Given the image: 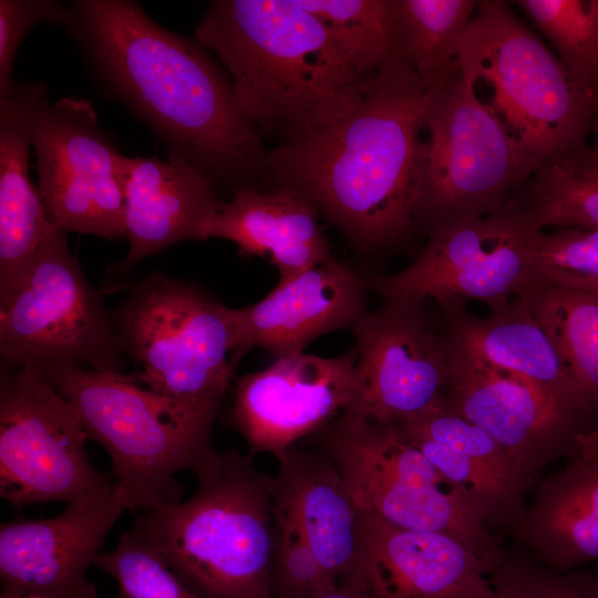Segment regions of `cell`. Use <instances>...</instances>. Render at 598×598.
<instances>
[{"label": "cell", "mask_w": 598, "mask_h": 598, "mask_svg": "<svg viewBox=\"0 0 598 598\" xmlns=\"http://www.w3.org/2000/svg\"><path fill=\"white\" fill-rule=\"evenodd\" d=\"M63 28L93 84L217 192L267 181L268 154L240 111L228 73L194 37L154 21L133 0H75Z\"/></svg>", "instance_id": "6da1fadb"}, {"label": "cell", "mask_w": 598, "mask_h": 598, "mask_svg": "<svg viewBox=\"0 0 598 598\" xmlns=\"http://www.w3.org/2000/svg\"><path fill=\"white\" fill-rule=\"evenodd\" d=\"M123 186L128 251L121 272L181 241L204 240L205 223L225 203L197 169L157 156H124Z\"/></svg>", "instance_id": "7402d4cb"}, {"label": "cell", "mask_w": 598, "mask_h": 598, "mask_svg": "<svg viewBox=\"0 0 598 598\" xmlns=\"http://www.w3.org/2000/svg\"><path fill=\"white\" fill-rule=\"evenodd\" d=\"M475 0H391L394 56L423 82L439 84L454 68Z\"/></svg>", "instance_id": "83f0119b"}, {"label": "cell", "mask_w": 598, "mask_h": 598, "mask_svg": "<svg viewBox=\"0 0 598 598\" xmlns=\"http://www.w3.org/2000/svg\"><path fill=\"white\" fill-rule=\"evenodd\" d=\"M111 315L140 384L223 404L235 378L230 307L194 282L152 271L130 287Z\"/></svg>", "instance_id": "ba28073f"}, {"label": "cell", "mask_w": 598, "mask_h": 598, "mask_svg": "<svg viewBox=\"0 0 598 598\" xmlns=\"http://www.w3.org/2000/svg\"><path fill=\"white\" fill-rule=\"evenodd\" d=\"M126 509L128 497L115 482L52 518L1 524V596L97 598L86 570Z\"/></svg>", "instance_id": "2e32d148"}, {"label": "cell", "mask_w": 598, "mask_h": 598, "mask_svg": "<svg viewBox=\"0 0 598 598\" xmlns=\"http://www.w3.org/2000/svg\"><path fill=\"white\" fill-rule=\"evenodd\" d=\"M355 361L354 349L334 358L299 352L235 377L227 423L244 437L251 457L268 453L279 462L297 441L349 409Z\"/></svg>", "instance_id": "9a60e30c"}, {"label": "cell", "mask_w": 598, "mask_h": 598, "mask_svg": "<svg viewBox=\"0 0 598 598\" xmlns=\"http://www.w3.org/2000/svg\"><path fill=\"white\" fill-rule=\"evenodd\" d=\"M368 279L333 257L277 283L254 305L230 308L231 368L252 348L280 358L302 352L322 334L353 328L368 311Z\"/></svg>", "instance_id": "ffe728a7"}, {"label": "cell", "mask_w": 598, "mask_h": 598, "mask_svg": "<svg viewBox=\"0 0 598 598\" xmlns=\"http://www.w3.org/2000/svg\"><path fill=\"white\" fill-rule=\"evenodd\" d=\"M55 228L19 286L0 297V371L76 362L124 373L126 357L103 297Z\"/></svg>", "instance_id": "30bf717a"}, {"label": "cell", "mask_w": 598, "mask_h": 598, "mask_svg": "<svg viewBox=\"0 0 598 598\" xmlns=\"http://www.w3.org/2000/svg\"><path fill=\"white\" fill-rule=\"evenodd\" d=\"M340 581L367 598H497L489 574L458 540L360 512L353 561Z\"/></svg>", "instance_id": "ac0fdd59"}, {"label": "cell", "mask_w": 598, "mask_h": 598, "mask_svg": "<svg viewBox=\"0 0 598 598\" xmlns=\"http://www.w3.org/2000/svg\"><path fill=\"white\" fill-rule=\"evenodd\" d=\"M448 343L443 400L452 411L489 434L535 481L551 462L577 455V437L587 432L580 424L525 380Z\"/></svg>", "instance_id": "e0dca14e"}, {"label": "cell", "mask_w": 598, "mask_h": 598, "mask_svg": "<svg viewBox=\"0 0 598 598\" xmlns=\"http://www.w3.org/2000/svg\"><path fill=\"white\" fill-rule=\"evenodd\" d=\"M315 598H367V597L349 582L340 581L336 589Z\"/></svg>", "instance_id": "74e56055"}, {"label": "cell", "mask_w": 598, "mask_h": 598, "mask_svg": "<svg viewBox=\"0 0 598 598\" xmlns=\"http://www.w3.org/2000/svg\"><path fill=\"white\" fill-rule=\"evenodd\" d=\"M514 536L556 571L598 560V457L576 455L545 478Z\"/></svg>", "instance_id": "d4e9b609"}, {"label": "cell", "mask_w": 598, "mask_h": 598, "mask_svg": "<svg viewBox=\"0 0 598 598\" xmlns=\"http://www.w3.org/2000/svg\"><path fill=\"white\" fill-rule=\"evenodd\" d=\"M74 405L37 367L0 371V495L13 507L69 504L115 483L90 461Z\"/></svg>", "instance_id": "8fae6325"}, {"label": "cell", "mask_w": 598, "mask_h": 598, "mask_svg": "<svg viewBox=\"0 0 598 598\" xmlns=\"http://www.w3.org/2000/svg\"><path fill=\"white\" fill-rule=\"evenodd\" d=\"M489 580L497 598H598L595 571H556L526 553L506 556Z\"/></svg>", "instance_id": "e575fe53"}, {"label": "cell", "mask_w": 598, "mask_h": 598, "mask_svg": "<svg viewBox=\"0 0 598 598\" xmlns=\"http://www.w3.org/2000/svg\"><path fill=\"white\" fill-rule=\"evenodd\" d=\"M357 384L344 412L400 423L441 401L450 372V343L422 303L384 302L352 328Z\"/></svg>", "instance_id": "5bb4252c"}, {"label": "cell", "mask_w": 598, "mask_h": 598, "mask_svg": "<svg viewBox=\"0 0 598 598\" xmlns=\"http://www.w3.org/2000/svg\"><path fill=\"white\" fill-rule=\"evenodd\" d=\"M540 231L512 202L503 210L436 229L413 264L369 279V288L384 302L475 300L496 312L528 280Z\"/></svg>", "instance_id": "7c38bea8"}, {"label": "cell", "mask_w": 598, "mask_h": 598, "mask_svg": "<svg viewBox=\"0 0 598 598\" xmlns=\"http://www.w3.org/2000/svg\"><path fill=\"white\" fill-rule=\"evenodd\" d=\"M405 439L456 487L481 525L514 533L536 484L489 434L452 411L443 398L398 423Z\"/></svg>", "instance_id": "d6986e66"}, {"label": "cell", "mask_w": 598, "mask_h": 598, "mask_svg": "<svg viewBox=\"0 0 598 598\" xmlns=\"http://www.w3.org/2000/svg\"><path fill=\"white\" fill-rule=\"evenodd\" d=\"M436 85L393 56L348 115L269 152L266 182L299 195L358 250L395 247L416 227L421 135Z\"/></svg>", "instance_id": "7a4b0ae2"}, {"label": "cell", "mask_w": 598, "mask_h": 598, "mask_svg": "<svg viewBox=\"0 0 598 598\" xmlns=\"http://www.w3.org/2000/svg\"><path fill=\"white\" fill-rule=\"evenodd\" d=\"M196 477L193 496L130 530L199 598H271L276 476L229 450Z\"/></svg>", "instance_id": "277c9868"}, {"label": "cell", "mask_w": 598, "mask_h": 598, "mask_svg": "<svg viewBox=\"0 0 598 598\" xmlns=\"http://www.w3.org/2000/svg\"><path fill=\"white\" fill-rule=\"evenodd\" d=\"M591 132L595 134V145L590 147L592 156L598 161V113L592 122Z\"/></svg>", "instance_id": "f35d334b"}, {"label": "cell", "mask_w": 598, "mask_h": 598, "mask_svg": "<svg viewBox=\"0 0 598 598\" xmlns=\"http://www.w3.org/2000/svg\"><path fill=\"white\" fill-rule=\"evenodd\" d=\"M39 190L55 227L110 240L126 238L124 156L90 101L49 97L33 120Z\"/></svg>", "instance_id": "4fadbf2b"}, {"label": "cell", "mask_w": 598, "mask_h": 598, "mask_svg": "<svg viewBox=\"0 0 598 598\" xmlns=\"http://www.w3.org/2000/svg\"><path fill=\"white\" fill-rule=\"evenodd\" d=\"M586 92L598 99V0H518Z\"/></svg>", "instance_id": "f546056e"}, {"label": "cell", "mask_w": 598, "mask_h": 598, "mask_svg": "<svg viewBox=\"0 0 598 598\" xmlns=\"http://www.w3.org/2000/svg\"><path fill=\"white\" fill-rule=\"evenodd\" d=\"M520 300L598 412V290L528 278Z\"/></svg>", "instance_id": "4316f807"}, {"label": "cell", "mask_w": 598, "mask_h": 598, "mask_svg": "<svg viewBox=\"0 0 598 598\" xmlns=\"http://www.w3.org/2000/svg\"><path fill=\"white\" fill-rule=\"evenodd\" d=\"M317 433V448L336 463L361 512L447 535L472 550L489 575L503 565L506 554L494 535L398 423L343 412Z\"/></svg>", "instance_id": "52a82bcc"}, {"label": "cell", "mask_w": 598, "mask_h": 598, "mask_svg": "<svg viewBox=\"0 0 598 598\" xmlns=\"http://www.w3.org/2000/svg\"><path fill=\"white\" fill-rule=\"evenodd\" d=\"M424 132L415 219L430 235L445 225L503 210L530 176L457 61L435 86Z\"/></svg>", "instance_id": "9c48e42d"}, {"label": "cell", "mask_w": 598, "mask_h": 598, "mask_svg": "<svg viewBox=\"0 0 598 598\" xmlns=\"http://www.w3.org/2000/svg\"><path fill=\"white\" fill-rule=\"evenodd\" d=\"M48 95L41 82H22L0 97V296L19 286L56 228L30 177L33 120Z\"/></svg>", "instance_id": "603a6c76"}, {"label": "cell", "mask_w": 598, "mask_h": 598, "mask_svg": "<svg viewBox=\"0 0 598 598\" xmlns=\"http://www.w3.org/2000/svg\"><path fill=\"white\" fill-rule=\"evenodd\" d=\"M194 38L217 55L261 135L302 138L348 115L379 71L297 0H215Z\"/></svg>", "instance_id": "3957f363"}, {"label": "cell", "mask_w": 598, "mask_h": 598, "mask_svg": "<svg viewBox=\"0 0 598 598\" xmlns=\"http://www.w3.org/2000/svg\"><path fill=\"white\" fill-rule=\"evenodd\" d=\"M457 62L529 175L588 151L598 99L573 80L506 2L478 1L461 40Z\"/></svg>", "instance_id": "8992f818"}, {"label": "cell", "mask_w": 598, "mask_h": 598, "mask_svg": "<svg viewBox=\"0 0 598 598\" xmlns=\"http://www.w3.org/2000/svg\"><path fill=\"white\" fill-rule=\"evenodd\" d=\"M445 336L478 361L512 373L536 388L553 405L587 432L595 405L564 365L551 340L517 298L489 317H477L466 302L440 303Z\"/></svg>", "instance_id": "44dd1931"}, {"label": "cell", "mask_w": 598, "mask_h": 598, "mask_svg": "<svg viewBox=\"0 0 598 598\" xmlns=\"http://www.w3.org/2000/svg\"><path fill=\"white\" fill-rule=\"evenodd\" d=\"M577 455L581 457H598V426L578 435Z\"/></svg>", "instance_id": "8d00e7d4"}, {"label": "cell", "mask_w": 598, "mask_h": 598, "mask_svg": "<svg viewBox=\"0 0 598 598\" xmlns=\"http://www.w3.org/2000/svg\"><path fill=\"white\" fill-rule=\"evenodd\" d=\"M76 409L89 440L106 451L130 509L182 501L181 472L196 476L218 456L212 432L221 404L150 390L133 374L96 372L76 362L39 367Z\"/></svg>", "instance_id": "5b68a950"}, {"label": "cell", "mask_w": 598, "mask_h": 598, "mask_svg": "<svg viewBox=\"0 0 598 598\" xmlns=\"http://www.w3.org/2000/svg\"><path fill=\"white\" fill-rule=\"evenodd\" d=\"M529 278L598 290V229L542 230L535 244Z\"/></svg>", "instance_id": "d6a6232c"}, {"label": "cell", "mask_w": 598, "mask_h": 598, "mask_svg": "<svg viewBox=\"0 0 598 598\" xmlns=\"http://www.w3.org/2000/svg\"><path fill=\"white\" fill-rule=\"evenodd\" d=\"M68 7L54 0H0V97L14 86L13 64L27 33L43 21L63 27Z\"/></svg>", "instance_id": "d590c367"}, {"label": "cell", "mask_w": 598, "mask_h": 598, "mask_svg": "<svg viewBox=\"0 0 598 598\" xmlns=\"http://www.w3.org/2000/svg\"><path fill=\"white\" fill-rule=\"evenodd\" d=\"M318 212L299 195L279 187L243 188L209 218L204 240L226 239L245 256L269 259L278 283L333 258Z\"/></svg>", "instance_id": "cb8c5ba5"}, {"label": "cell", "mask_w": 598, "mask_h": 598, "mask_svg": "<svg viewBox=\"0 0 598 598\" xmlns=\"http://www.w3.org/2000/svg\"><path fill=\"white\" fill-rule=\"evenodd\" d=\"M1 598H43L39 596H1Z\"/></svg>", "instance_id": "ab89813d"}, {"label": "cell", "mask_w": 598, "mask_h": 598, "mask_svg": "<svg viewBox=\"0 0 598 598\" xmlns=\"http://www.w3.org/2000/svg\"><path fill=\"white\" fill-rule=\"evenodd\" d=\"M365 66L379 71L393 51L391 0H297Z\"/></svg>", "instance_id": "4dcf8cb0"}, {"label": "cell", "mask_w": 598, "mask_h": 598, "mask_svg": "<svg viewBox=\"0 0 598 598\" xmlns=\"http://www.w3.org/2000/svg\"><path fill=\"white\" fill-rule=\"evenodd\" d=\"M513 202L540 230L598 229V161L590 147L534 172Z\"/></svg>", "instance_id": "f1b7e54d"}, {"label": "cell", "mask_w": 598, "mask_h": 598, "mask_svg": "<svg viewBox=\"0 0 598 598\" xmlns=\"http://www.w3.org/2000/svg\"><path fill=\"white\" fill-rule=\"evenodd\" d=\"M278 492L293 507L322 568L334 585L355 554L360 509L324 452L293 446L279 461Z\"/></svg>", "instance_id": "484cf974"}, {"label": "cell", "mask_w": 598, "mask_h": 598, "mask_svg": "<svg viewBox=\"0 0 598 598\" xmlns=\"http://www.w3.org/2000/svg\"><path fill=\"white\" fill-rule=\"evenodd\" d=\"M93 564L117 581L121 598H199L131 530L113 551L100 553Z\"/></svg>", "instance_id": "836d02e7"}, {"label": "cell", "mask_w": 598, "mask_h": 598, "mask_svg": "<svg viewBox=\"0 0 598 598\" xmlns=\"http://www.w3.org/2000/svg\"><path fill=\"white\" fill-rule=\"evenodd\" d=\"M290 503L276 489L271 598H315L336 589Z\"/></svg>", "instance_id": "1f68e13d"}]
</instances>
